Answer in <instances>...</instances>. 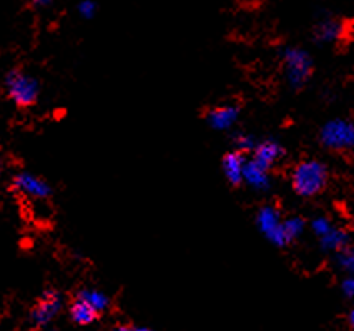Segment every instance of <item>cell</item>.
I'll list each match as a JSON object with an SVG mask.
<instances>
[{"instance_id": "obj_1", "label": "cell", "mask_w": 354, "mask_h": 331, "mask_svg": "<svg viewBox=\"0 0 354 331\" xmlns=\"http://www.w3.org/2000/svg\"><path fill=\"white\" fill-rule=\"evenodd\" d=\"M328 182V170L318 160H305L293 170L291 183L299 197H314L321 192Z\"/></svg>"}, {"instance_id": "obj_2", "label": "cell", "mask_w": 354, "mask_h": 331, "mask_svg": "<svg viewBox=\"0 0 354 331\" xmlns=\"http://www.w3.org/2000/svg\"><path fill=\"white\" fill-rule=\"evenodd\" d=\"M5 92L17 107H32L37 102L40 87L34 77L21 70H10L5 77Z\"/></svg>"}, {"instance_id": "obj_3", "label": "cell", "mask_w": 354, "mask_h": 331, "mask_svg": "<svg viewBox=\"0 0 354 331\" xmlns=\"http://www.w3.org/2000/svg\"><path fill=\"white\" fill-rule=\"evenodd\" d=\"M283 64L288 84L293 88L303 87L313 73V60L309 53L298 47H288L283 50Z\"/></svg>"}, {"instance_id": "obj_4", "label": "cell", "mask_w": 354, "mask_h": 331, "mask_svg": "<svg viewBox=\"0 0 354 331\" xmlns=\"http://www.w3.org/2000/svg\"><path fill=\"white\" fill-rule=\"evenodd\" d=\"M321 143L329 150H354V120L334 119L321 128Z\"/></svg>"}, {"instance_id": "obj_5", "label": "cell", "mask_w": 354, "mask_h": 331, "mask_svg": "<svg viewBox=\"0 0 354 331\" xmlns=\"http://www.w3.org/2000/svg\"><path fill=\"white\" fill-rule=\"evenodd\" d=\"M256 225H258L260 232L266 236L271 243L276 247H285L288 240L285 236V230H283V220L279 210L273 205H266L260 208L258 215H256Z\"/></svg>"}, {"instance_id": "obj_6", "label": "cell", "mask_w": 354, "mask_h": 331, "mask_svg": "<svg viewBox=\"0 0 354 331\" xmlns=\"http://www.w3.org/2000/svg\"><path fill=\"white\" fill-rule=\"evenodd\" d=\"M62 305H64V298L53 288H49L42 293L40 299L37 302V305L32 308V313H30V321H32L34 326L37 328H44V326L49 325L53 318L60 313Z\"/></svg>"}, {"instance_id": "obj_7", "label": "cell", "mask_w": 354, "mask_h": 331, "mask_svg": "<svg viewBox=\"0 0 354 331\" xmlns=\"http://www.w3.org/2000/svg\"><path fill=\"white\" fill-rule=\"evenodd\" d=\"M12 185H14L17 192L27 195L30 198H35V200H44V198L50 197V193H52L49 183L38 178L37 175L29 173V171H21V173L15 175Z\"/></svg>"}, {"instance_id": "obj_8", "label": "cell", "mask_w": 354, "mask_h": 331, "mask_svg": "<svg viewBox=\"0 0 354 331\" xmlns=\"http://www.w3.org/2000/svg\"><path fill=\"white\" fill-rule=\"evenodd\" d=\"M240 108L236 105H220V107L212 108L206 114V122L213 130H229L236 122H238Z\"/></svg>"}, {"instance_id": "obj_9", "label": "cell", "mask_w": 354, "mask_h": 331, "mask_svg": "<svg viewBox=\"0 0 354 331\" xmlns=\"http://www.w3.org/2000/svg\"><path fill=\"white\" fill-rule=\"evenodd\" d=\"M248 158L244 157L243 151L233 150L228 151L221 160V170H223L227 180L231 185H240L244 182V169H246Z\"/></svg>"}, {"instance_id": "obj_10", "label": "cell", "mask_w": 354, "mask_h": 331, "mask_svg": "<svg viewBox=\"0 0 354 331\" xmlns=\"http://www.w3.org/2000/svg\"><path fill=\"white\" fill-rule=\"evenodd\" d=\"M283 154H285V150H283V147L278 142H275V140H264V142L256 145L251 160L262 165L263 169L270 170L283 157Z\"/></svg>"}, {"instance_id": "obj_11", "label": "cell", "mask_w": 354, "mask_h": 331, "mask_svg": "<svg viewBox=\"0 0 354 331\" xmlns=\"http://www.w3.org/2000/svg\"><path fill=\"white\" fill-rule=\"evenodd\" d=\"M344 35V23L336 19H325L314 27V38L320 44H333Z\"/></svg>"}, {"instance_id": "obj_12", "label": "cell", "mask_w": 354, "mask_h": 331, "mask_svg": "<svg viewBox=\"0 0 354 331\" xmlns=\"http://www.w3.org/2000/svg\"><path fill=\"white\" fill-rule=\"evenodd\" d=\"M244 182L251 186V188L263 192L268 190L271 185L270 180V170L263 169L262 165H258L255 160H248L246 169H244Z\"/></svg>"}, {"instance_id": "obj_13", "label": "cell", "mask_w": 354, "mask_h": 331, "mask_svg": "<svg viewBox=\"0 0 354 331\" xmlns=\"http://www.w3.org/2000/svg\"><path fill=\"white\" fill-rule=\"evenodd\" d=\"M68 311H70V318H72L77 325H81V326L92 325V323L95 321L100 315L99 311L93 308V306L88 305L87 302H84L81 298L73 299V303L70 305Z\"/></svg>"}, {"instance_id": "obj_14", "label": "cell", "mask_w": 354, "mask_h": 331, "mask_svg": "<svg viewBox=\"0 0 354 331\" xmlns=\"http://www.w3.org/2000/svg\"><path fill=\"white\" fill-rule=\"evenodd\" d=\"M348 233L344 230L333 227L331 232L328 235H325L323 238H320L321 241V247L328 252H338L340 253L344 248H348Z\"/></svg>"}, {"instance_id": "obj_15", "label": "cell", "mask_w": 354, "mask_h": 331, "mask_svg": "<svg viewBox=\"0 0 354 331\" xmlns=\"http://www.w3.org/2000/svg\"><path fill=\"white\" fill-rule=\"evenodd\" d=\"M77 298H81L84 302H87L88 305L93 306L99 313H102V311L107 310L108 305H110V298H108L103 291L95 290V288H84V290H80L79 293H77Z\"/></svg>"}, {"instance_id": "obj_16", "label": "cell", "mask_w": 354, "mask_h": 331, "mask_svg": "<svg viewBox=\"0 0 354 331\" xmlns=\"http://www.w3.org/2000/svg\"><path fill=\"white\" fill-rule=\"evenodd\" d=\"M283 230H285V236L288 243H291L293 240H296L303 232H305V221L299 217H291L283 220Z\"/></svg>"}, {"instance_id": "obj_17", "label": "cell", "mask_w": 354, "mask_h": 331, "mask_svg": "<svg viewBox=\"0 0 354 331\" xmlns=\"http://www.w3.org/2000/svg\"><path fill=\"white\" fill-rule=\"evenodd\" d=\"M338 265L349 275H354V248H344L338 253Z\"/></svg>"}, {"instance_id": "obj_18", "label": "cell", "mask_w": 354, "mask_h": 331, "mask_svg": "<svg viewBox=\"0 0 354 331\" xmlns=\"http://www.w3.org/2000/svg\"><path fill=\"white\" fill-rule=\"evenodd\" d=\"M333 227L334 225L326 217H318L311 221V230H313L314 235H316L318 238H323L325 235H328V233L333 230Z\"/></svg>"}, {"instance_id": "obj_19", "label": "cell", "mask_w": 354, "mask_h": 331, "mask_svg": "<svg viewBox=\"0 0 354 331\" xmlns=\"http://www.w3.org/2000/svg\"><path fill=\"white\" fill-rule=\"evenodd\" d=\"M235 145H236V150L246 154V151H255L258 143H255V140H253V137H250V135L238 134L235 138Z\"/></svg>"}, {"instance_id": "obj_20", "label": "cell", "mask_w": 354, "mask_h": 331, "mask_svg": "<svg viewBox=\"0 0 354 331\" xmlns=\"http://www.w3.org/2000/svg\"><path fill=\"white\" fill-rule=\"evenodd\" d=\"M77 9L84 19H92L97 12V3L93 0H81Z\"/></svg>"}, {"instance_id": "obj_21", "label": "cell", "mask_w": 354, "mask_h": 331, "mask_svg": "<svg viewBox=\"0 0 354 331\" xmlns=\"http://www.w3.org/2000/svg\"><path fill=\"white\" fill-rule=\"evenodd\" d=\"M341 290L346 297L354 298V275H349L348 278L343 280V285H341Z\"/></svg>"}, {"instance_id": "obj_22", "label": "cell", "mask_w": 354, "mask_h": 331, "mask_svg": "<svg viewBox=\"0 0 354 331\" xmlns=\"http://www.w3.org/2000/svg\"><path fill=\"white\" fill-rule=\"evenodd\" d=\"M29 2L34 3V5H37V7H47V5H50L52 0H29Z\"/></svg>"}, {"instance_id": "obj_23", "label": "cell", "mask_w": 354, "mask_h": 331, "mask_svg": "<svg viewBox=\"0 0 354 331\" xmlns=\"http://www.w3.org/2000/svg\"><path fill=\"white\" fill-rule=\"evenodd\" d=\"M114 331H135V328H130V326H125V325H120L114 328Z\"/></svg>"}, {"instance_id": "obj_24", "label": "cell", "mask_w": 354, "mask_h": 331, "mask_svg": "<svg viewBox=\"0 0 354 331\" xmlns=\"http://www.w3.org/2000/svg\"><path fill=\"white\" fill-rule=\"evenodd\" d=\"M349 323H351V326L354 328V308L351 310V313H349Z\"/></svg>"}, {"instance_id": "obj_25", "label": "cell", "mask_w": 354, "mask_h": 331, "mask_svg": "<svg viewBox=\"0 0 354 331\" xmlns=\"http://www.w3.org/2000/svg\"><path fill=\"white\" fill-rule=\"evenodd\" d=\"M135 331H153V330L145 328V326H140V328H135Z\"/></svg>"}]
</instances>
